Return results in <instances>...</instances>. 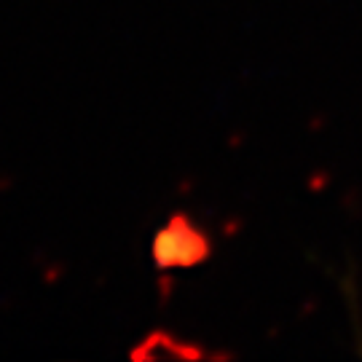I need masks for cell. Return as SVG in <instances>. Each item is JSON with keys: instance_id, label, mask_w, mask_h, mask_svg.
<instances>
[{"instance_id": "6da1fadb", "label": "cell", "mask_w": 362, "mask_h": 362, "mask_svg": "<svg viewBox=\"0 0 362 362\" xmlns=\"http://www.w3.org/2000/svg\"><path fill=\"white\" fill-rule=\"evenodd\" d=\"M209 252V242L204 231H199L191 220L172 218L167 228H161L153 242V260L161 269H177V266H194L204 260Z\"/></svg>"}]
</instances>
